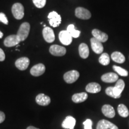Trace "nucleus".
<instances>
[{"label":"nucleus","instance_id":"f257e3e1","mask_svg":"<svg viewBox=\"0 0 129 129\" xmlns=\"http://www.w3.org/2000/svg\"><path fill=\"white\" fill-rule=\"evenodd\" d=\"M30 24L28 22H24L20 26L17 35L20 39V41H23L28 37L30 31Z\"/></svg>","mask_w":129,"mask_h":129},{"label":"nucleus","instance_id":"f03ea898","mask_svg":"<svg viewBox=\"0 0 129 129\" xmlns=\"http://www.w3.org/2000/svg\"><path fill=\"white\" fill-rule=\"evenodd\" d=\"M12 12L14 18L17 20H20L24 16V7L20 3H17L13 5Z\"/></svg>","mask_w":129,"mask_h":129},{"label":"nucleus","instance_id":"7ed1b4c3","mask_svg":"<svg viewBox=\"0 0 129 129\" xmlns=\"http://www.w3.org/2000/svg\"><path fill=\"white\" fill-rule=\"evenodd\" d=\"M80 77V73L76 70H72L66 72L63 75L64 80L68 84L74 83L78 80Z\"/></svg>","mask_w":129,"mask_h":129},{"label":"nucleus","instance_id":"20e7f679","mask_svg":"<svg viewBox=\"0 0 129 129\" xmlns=\"http://www.w3.org/2000/svg\"><path fill=\"white\" fill-rule=\"evenodd\" d=\"M48 19L49 20V23L52 27L56 28L61 23L62 18L60 15L57 14V12H50L48 15Z\"/></svg>","mask_w":129,"mask_h":129},{"label":"nucleus","instance_id":"39448f33","mask_svg":"<svg viewBox=\"0 0 129 129\" xmlns=\"http://www.w3.org/2000/svg\"><path fill=\"white\" fill-rule=\"evenodd\" d=\"M75 14L77 17L83 20H88L91 16V13L87 9L83 7H77L75 9Z\"/></svg>","mask_w":129,"mask_h":129},{"label":"nucleus","instance_id":"423d86ee","mask_svg":"<svg viewBox=\"0 0 129 129\" xmlns=\"http://www.w3.org/2000/svg\"><path fill=\"white\" fill-rule=\"evenodd\" d=\"M49 51L53 56H63L67 53V49L64 47L59 45H52L50 47Z\"/></svg>","mask_w":129,"mask_h":129},{"label":"nucleus","instance_id":"0eeeda50","mask_svg":"<svg viewBox=\"0 0 129 129\" xmlns=\"http://www.w3.org/2000/svg\"><path fill=\"white\" fill-rule=\"evenodd\" d=\"M59 38L62 44L65 46L71 44L72 41V37L67 30H62L59 34Z\"/></svg>","mask_w":129,"mask_h":129},{"label":"nucleus","instance_id":"6e6552de","mask_svg":"<svg viewBox=\"0 0 129 129\" xmlns=\"http://www.w3.org/2000/svg\"><path fill=\"white\" fill-rule=\"evenodd\" d=\"M43 35L44 39L48 43H53L55 40V35L52 29L50 27H44L43 30Z\"/></svg>","mask_w":129,"mask_h":129},{"label":"nucleus","instance_id":"1a4fd4ad","mask_svg":"<svg viewBox=\"0 0 129 129\" xmlns=\"http://www.w3.org/2000/svg\"><path fill=\"white\" fill-rule=\"evenodd\" d=\"M20 42V40L17 35H11L6 37L4 41L5 46L8 47H11L17 46Z\"/></svg>","mask_w":129,"mask_h":129},{"label":"nucleus","instance_id":"9d476101","mask_svg":"<svg viewBox=\"0 0 129 129\" xmlns=\"http://www.w3.org/2000/svg\"><path fill=\"white\" fill-rule=\"evenodd\" d=\"M30 60L28 57H22L19 58L16 61L15 65L17 68L20 71H25L28 68Z\"/></svg>","mask_w":129,"mask_h":129},{"label":"nucleus","instance_id":"9b49d317","mask_svg":"<svg viewBox=\"0 0 129 129\" xmlns=\"http://www.w3.org/2000/svg\"><path fill=\"white\" fill-rule=\"evenodd\" d=\"M46 71V67L43 63L35 64L30 69V72L32 75L34 77H39L43 75Z\"/></svg>","mask_w":129,"mask_h":129},{"label":"nucleus","instance_id":"f8f14e48","mask_svg":"<svg viewBox=\"0 0 129 129\" xmlns=\"http://www.w3.org/2000/svg\"><path fill=\"white\" fill-rule=\"evenodd\" d=\"M90 43H91V47L93 51L96 54H101L104 51V46L101 42L98 41L96 38H91L90 39Z\"/></svg>","mask_w":129,"mask_h":129},{"label":"nucleus","instance_id":"ddd939ff","mask_svg":"<svg viewBox=\"0 0 129 129\" xmlns=\"http://www.w3.org/2000/svg\"><path fill=\"white\" fill-rule=\"evenodd\" d=\"M125 87L124 81L122 79H119L117 81L115 86L114 87V93L117 98H120L121 96V93Z\"/></svg>","mask_w":129,"mask_h":129},{"label":"nucleus","instance_id":"4468645a","mask_svg":"<svg viewBox=\"0 0 129 129\" xmlns=\"http://www.w3.org/2000/svg\"><path fill=\"white\" fill-rule=\"evenodd\" d=\"M93 37L101 43H105L108 39V35L104 32H102L99 29H94L91 32Z\"/></svg>","mask_w":129,"mask_h":129},{"label":"nucleus","instance_id":"2eb2a0df","mask_svg":"<svg viewBox=\"0 0 129 129\" xmlns=\"http://www.w3.org/2000/svg\"><path fill=\"white\" fill-rule=\"evenodd\" d=\"M96 129H118V128L109 121L102 120L98 122Z\"/></svg>","mask_w":129,"mask_h":129},{"label":"nucleus","instance_id":"dca6fc26","mask_svg":"<svg viewBox=\"0 0 129 129\" xmlns=\"http://www.w3.org/2000/svg\"><path fill=\"white\" fill-rule=\"evenodd\" d=\"M35 101L37 104L41 106H47L51 102L50 98L43 93L37 95Z\"/></svg>","mask_w":129,"mask_h":129},{"label":"nucleus","instance_id":"f3484780","mask_svg":"<svg viewBox=\"0 0 129 129\" xmlns=\"http://www.w3.org/2000/svg\"><path fill=\"white\" fill-rule=\"evenodd\" d=\"M101 80L105 83H114L118 80V75L114 72H108L105 74L101 77Z\"/></svg>","mask_w":129,"mask_h":129},{"label":"nucleus","instance_id":"a211bd4d","mask_svg":"<svg viewBox=\"0 0 129 129\" xmlns=\"http://www.w3.org/2000/svg\"><path fill=\"white\" fill-rule=\"evenodd\" d=\"M76 123V120L72 116H68L62 124V127L65 129H74Z\"/></svg>","mask_w":129,"mask_h":129},{"label":"nucleus","instance_id":"6ab92c4d","mask_svg":"<svg viewBox=\"0 0 129 129\" xmlns=\"http://www.w3.org/2000/svg\"><path fill=\"white\" fill-rule=\"evenodd\" d=\"M102 112L104 115L108 118H114L115 115V112L114 108L109 105H105L102 108Z\"/></svg>","mask_w":129,"mask_h":129},{"label":"nucleus","instance_id":"aec40b11","mask_svg":"<svg viewBox=\"0 0 129 129\" xmlns=\"http://www.w3.org/2000/svg\"><path fill=\"white\" fill-rule=\"evenodd\" d=\"M85 90L90 93H99L101 91V86L98 83H91L87 85Z\"/></svg>","mask_w":129,"mask_h":129},{"label":"nucleus","instance_id":"412c9836","mask_svg":"<svg viewBox=\"0 0 129 129\" xmlns=\"http://www.w3.org/2000/svg\"><path fill=\"white\" fill-rule=\"evenodd\" d=\"M88 98V94L86 93L83 92L74 94L72 97V100L74 102L78 104L86 101Z\"/></svg>","mask_w":129,"mask_h":129},{"label":"nucleus","instance_id":"4be33fe9","mask_svg":"<svg viewBox=\"0 0 129 129\" xmlns=\"http://www.w3.org/2000/svg\"><path fill=\"white\" fill-rule=\"evenodd\" d=\"M79 54L83 59H86L89 56V48L87 45L85 43H81L78 48Z\"/></svg>","mask_w":129,"mask_h":129},{"label":"nucleus","instance_id":"5701e85b","mask_svg":"<svg viewBox=\"0 0 129 129\" xmlns=\"http://www.w3.org/2000/svg\"><path fill=\"white\" fill-rule=\"evenodd\" d=\"M111 59L113 61L118 63H123L125 62V58L123 54L119 51H114L111 54Z\"/></svg>","mask_w":129,"mask_h":129},{"label":"nucleus","instance_id":"b1692460","mask_svg":"<svg viewBox=\"0 0 129 129\" xmlns=\"http://www.w3.org/2000/svg\"><path fill=\"white\" fill-rule=\"evenodd\" d=\"M118 112L120 116L122 117H127L129 115L128 109H127L126 106L123 104L119 105L118 106Z\"/></svg>","mask_w":129,"mask_h":129},{"label":"nucleus","instance_id":"393cba45","mask_svg":"<svg viewBox=\"0 0 129 129\" xmlns=\"http://www.w3.org/2000/svg\"><path fill=\"white\" fill-rule=\"evenodd\" d=\"M99 62L102 65H108L109 63H110V57H109V54L106 53H102L101 56H100Z\"/></svg>","mask_w":129,"mask_h":129},{"label":"nucleus","instance_id":"a878e982","mask_svg":"<svg viewBox=\"0 0 129 129\" xmlns=\"http://www.w3.org/2000/svg\"><path fill=\"white\" fill-rule=\"evenodd\" d=\"M67 30L70 34V35H71L72 38H78L81 34L80 30L75 29V26L74 25H69L68 26Z\"/></svg>","mask_w":129,"mask_h":129},{"label":"nucleus","instance_id":"bb28decb","mask_svg":"<svg viewBox=\"0 0 129 129\" xmlns=\"http://www.w3.org/2000/svg\"><path fill=\"white\" fill-rule=\"evenodd\" d=\"M113 69L118 75H121L122 77H127L128 75V72L127 70H125L122 68L118 66L114 65L113 66Z\"/></svg>","mask_w":129,"mask_h":129},{"label":"nucleus","instance_id":"cd10ccee","mask_svg":"<svg viewBox=\"0 0 129 129\" xmlns=\"http://www.w3.org/2000/svg\"><path fill=\"white\" fill-rule=\"evenodd\" d=\"M35 7L38 9H41L45 6L46 4V0H32Z\"/></svg>","mask_w":129,"mask_h":129},{"label":"nucleus","instance_id":"c85d7f7f","mask_svg":"<svg viewBox=\"0 0 129 129\" xmlns=\"http://www.w3.org/2000/svg\"><path fill=\"white\" fill-rule=\"evenodd\" d=\"M106 94L108 96L111 97V98H114V99H117V97L115 96V95L114 94V87H109L106 88L105 90Z\"/></svg>","mask_w":129,"mask_h":129},{"label":"nucleus","instance_id":"c756f323","mask_svg":"<svg viewBox=\"0 0 129 129\" xmlns=\"http://www.w3.org/2000/svg\"><path fill=\"white\" fill-rule=\"evenodd\" d=\"M84 129H92V121L90 119H87L83 122Z\"/></svg>","mask_w":129,"mask_h":129},{"label":"nucleus","instance_id":"7c9ffc66","mask_svg":"<svg viewBox=\"0 0 129 129\" xmlns=\"http://www.w3.org/2000/svg\"><path fill=\"white\" fill-rule=\"evenodd\" d=\"M0 22H2L5 25L9 24V21L7 20V17H6V14L3 13H0Z\"/></svg>","mask_w":129,"mask_h":129},{"label":"nucleus","instance_id":"2f4dec72","mask_svg":"<svg viewBox=\"0 0 129 129\" xmlns=\"http://www.w3.org/2000/svg\"><path fill=\"white\" fill-rule=\"evenodd\" d=\"M5 58H6V56H5L4 51L1 48H0V61L1 62L4 61L5 60Z\"/></svg>","mask_w":129,"mask_h":129},{"label":"nucleus","instance_id":"473e14b6","mask_svg":"<svg viewBox=\"0 0 129 129\" xmlns=\"http://www.w3.org/2000/svg\"><path fill=\"white\" fill-rule=\"evenodd\" d=\"M6 118V115L2 111H0V124L2 123V122L5 120Z\"/></svg>","mask_w":129,"mask_h":129},{"label":"nucleus","instance_id":"72a5a7b5","mask_svg":"<svg viewBox=\"0 0 129 129\" xmlns=\"http://www.w3.org/2000/svg\"><path fill=\"white\" fill-rule=\"evenodd\" d=\"M26 129H39V128H36V127H35L34 126H29V127H28Z\"/></svg>","mask_w":129,"mask_h":129},{"label":"nucleus","instance_id":"f704fd0d","mask_svg":"<svg viewBox=\"0 0 129 129\" xmlns=\"http://www.w3.org/2000/svg\"><path fill=\"white\" fill-rule=\"evenodd\" d=\"M3 37V33L1 31V30H0V39H1V38H2Z\"/></svg>","mask_w":129,"mask_h":129}]
</instances>
